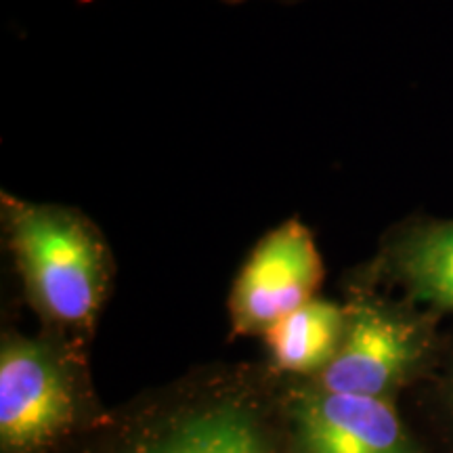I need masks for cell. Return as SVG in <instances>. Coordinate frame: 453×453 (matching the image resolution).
I'll return each instance as SVG.
<instances>
[{
	"label": "cell",
	"mask_w": 453,
	"mask_h": 453,
	"mask_svg": "<svg viewBox=\"0 0 453 453\" xmlns=\"http://www.w3.org/2000/svg\"><path fill=\"white\" fill-rule=\"evenodd\" d=\"M17 265L49 317L87 324L97 313L107 280V252L81 214L47 203L9 200L4 206Z\"/></svg>",
	"instance_id": "6da1fadb"
},
{
	"label": "cell",
	"mask_w": 453,
	"mask_h": 453,
	"mask_svg": "<svg viewBox=\"0 0 453 453\" xmlns=\"http://www.w3.org/2000/svg\"><path fill=\"white\" fill-rule=\"evenodd\" d=\"M347 313L342 344L319 373V388L388 399L422 364L426 327L411 315L373 303H359Z\"/></svg>",
	"instance_id": "7a4b0ae2"
},
{
	"label": "cell",
	"mask_w": 453,
	"mask_h": 453,
	"mask_svg": "<svg viewBox=\"0 0 453 453\" xmlns=\"http://www.w3.org/2000/svg\"><path fill=\"white\" fill-rule=\"evenodd\" d=\"M324 265L311 231L288 220L254 248L231 292V319L240 334L267 332L286 315L311 303Z\"/></svg>",
	"instance_id": "3957f363"
},
{
	"label": "cell",
	"mask_w": 453,
	"mask_h": 453,
	"mask_svg": "<svg viewBox=\"0 0 453 453\" xmlns=\"http://www.w3.org/2000/svg\"><path fill=\"white\" fill-rule=\"evenodd\" d=\"M73 413L70 378L44 344L13 340L0 353V441L30 453L53 441Z\"/></svg>",
	"instance_id": "277c9868"
},
{
	"label": "cell",
	"mask_w": 453,
	"mask_h": 453,
	"mask_svg": "<svg viewBox=\"0 0 453 453\" xmlns=\"http://www.w3.org/2000/svg\"><path fill=\"white\" fill-rule=\"evenodd\" d=\"M303 453H416L403 422L382 396L317 387L294 405Z\"/></svg>",
	"instance_id": "5b68a950"
},
{
	"label": "cell",
	"mask_w": 453,
	"mask_h": 453,
	"mask_svg": "<svg viewBox=\"0 0 453 453\" xmlns=\"http://www.w3.org/2000/svg\"><path fill=\"white\" fill-rule=\"evenodd\" d=\"M387 269L411 300L453 311V220H424L388 246Z\"/></svg>",
	"instance_id": "8992f818"
},
{
	"label": "cell",
	"mask_w": 453,
	"mask_h": 453,
	"mask_svg": "<svg viewBox=\"0 0 453 453\" xmlns=\"http://www.w3.org/2000/svg\"><path fill=\"white\" fill-rule=\"evenodd\" d=\"M349 313L326 300H311L265 332L271 359L283 372L321 373L336 357Z\"/></svg>",
	"instance_id": "52a82bcc"
},
{
	"label": "cell",
	"mask_w": 453,
	"mask_h": 453,
	"mask_svg": "<svg viewBox=\"0 0 453 453\" xmlns=\"http://www.w3.org/2000/svg\"><path fill=\"white\" fill-rule=\"evenodd\" d=\"M139 453H265V445L246 411L219 405L180 422Z\"/></svg>",
	"instance_id": "ba28073f"
},
{
	"label": "cell",
	"mask_w": 453,
	"mask_h": 453,
	"mask_svg": "<svg viewBox=\"0 0 453 453\" xmlns=\"http://www.w3.org/2000/svg\"><path fill=\"white\" fill-rule=\"evenodd\" d=\"M451 405H453V382H451Z\"/></svg>",
	"instance_id": "9c48e42d"
}]
</instances>
